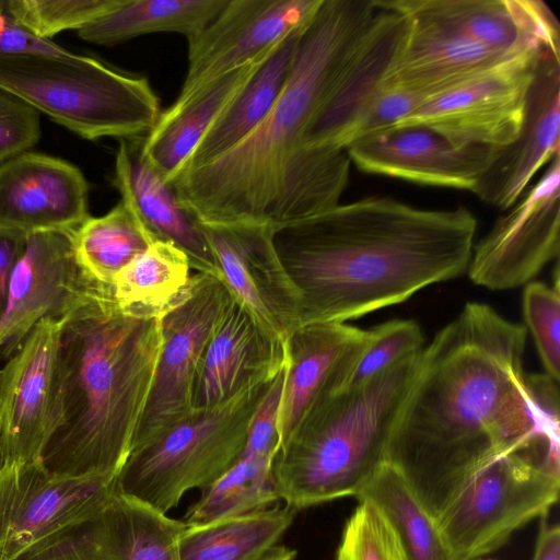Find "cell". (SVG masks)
I'll return each mask as SVG.
<instances>
[{"mask_svg":"<svg viewBox=\"0 0 560 560\" xmlns=\"http://www.w3.org/2000/svg\"><path fill=\"white\" fill-rule=\"evenodd\" d=\"M544 50L520 54L428 98L392 129L428 128L458 147L501 149L512 144L520 133L528 89Z\"/></svg>","mask_w":560,"mask_h":560,"instance_id":"obj_10","label":"cell"},{"mask_svg":"<svg viewBox=\"0 0 560 560\" xmlns=\"http://www.w3.org/2000/svg\"><path fill=\"white\" fill-rule=\"evenodd\" d=\"M305 28L289 34L272 48L175 175L215 160L256 129L288 82Z\"/></svg>","mask_w":560,"mask_h":560,"instance_id":"obj_28","label":"cell"},{"mask_svg":"<svg viewBox=\"0 0 560 560\" xmlns=\"http://www.w3.org/2000/svg\"><path fill=\"white\" fill-rule=\"evenodd\" d=\"M72 234L39 232L26 236L0 317V349L15 351L39 320L63 317L91 282L75 260Z\"/></svg>","mask_w":560,"mask_h":560,"instance_id":"obj_18","label":"cell"},{"mask_svg":"<svg viewBox=\"0 0 560 560\" xmlns=\"http://www.w3.org/2000/svg\"><path fill=\"white\" fill-rule=\"evenodd\" d=\"M377 11L332 91L310 124L302 150L340 149L349 130L382 90L409 32L406 14L375 0Z\"/></svg>","mask_w":560,"mask_h":560,"instance_id":"obj_20","label":"cell"},{"mask_svg":"<svg viewBox=\"0 0 560 560\" xmlns=\"http://www.w3.org/2000/svg\"><path fill=\"white\" fill-rule=\"evenodd\" d=\"M191 277L187 256L174 244L156 240L115 277L112 291L121 308L160 317Z\"/></svg>","mask_w":560,"mask_h":560,"instance_id":"obj_33","label":"cell"},{"mask_svg":"<svg viewBox=\"0 0 560 560\" xmlns=\"http://www.w3.org/2000/svg\"><path fill=\"white\" fill-rule=\"evenodd\" d=\"M222 280L234 300L272 339L300 326V302L278 257L270 222L203 224Z\"/></svg>","mask_w":560,"mask_h":560,"instance_id":"obj_14","label":"cell"},{"mask_svg":"<svg viewBox=\"0 0 560 560\" xmlns=\"http://www.w3.org/2000/svg\"><path fill=\"white\" fill-rule=\"evenodd\" d=\"M523 315L545 369L555 382L560 378V291L559 276L553 287L528 282L523 293Z\"/></svg>","mask_w":560,"mask_h":560,"instance_id":"obj_37","label":"cell"},{"mask_svg":"<svg viewBox=\"0 0 560 560\" xmlns=\"http://www.w3.org/2000/svg\"><path fill=\"white\" fill-rule=\"evenodd\" d=\"M285 366L287 362L257 407L241 455L273 460L279 447L278 421Z\"/></svg>","mask_w":560,"mask_h":560,"instance_id":"obj_41","label":"cell"},{"mask_svg":"<svg viewBox=\"0 0 560 560\" xmlns=\"http://www.w3.org/2000/svg\"><path fill=\"white\" fill-rule=\"evenodd\" d=\"M266 57L211 81L185 98H176L139 142L143 160L170 183Z\"/></svg>","mask_w":560,"mask_h":560,"instance_id":"obj_27","label":"cell"},{"mask_svg":"<svg viewBox=\"0 0 560 560\" xmlns=\"http://www.w3.org/2000/svg\"><path fill=\"white\" fill-rule=\"evenodd\" d=\"M526 335L468 302L421 351L386 463L435 522L494 458L539 434L559 438L557 387L526 381Z\"/></svg>","mask_w":560,"mask_h":560,"instance_id":"obj_1","label":"cell"},{"mask_svg":"<svg viewBox=\"0 0 560 560\" xmlns=\"http://www.w3.org/2000/svg\"><path fill=\"white\" fill-rule=\"evenodd\" d=\"M125 0H11L20 23L36 37L50 40V36L67 31L77 32L115 10Z\"/></svg>","mask_w":560,"mask_h":560,"instance_id":"obj_36","label":"cell"},{"mask_svg":"<svg viewBox=\"0 0 560 560\" xmlns=\"http://www.w3.org/2000/svg\"><path fill=\"white\" fill-rule=\"evenodd\" d=\"M226 3L228 0H125L79 30L78 35L96 45H114L162 32L188 38L202 31Z\"/></svg>","mask_w":560,"mask_h":560,"instance_id":"obj_30","label":"cell"},{"mask_svg":"<svg viewBox=\"0 0 560 560\" xmlns=\"http://www.w3.org/2000/svg\"><path fill=\"white\" fill-rule=\"evenodd\" d=\"M323 0H228L199 33L187 38L188 67L177 100L267 56L289 34L305 28Z\"/></svg>","mask_w":560,"mask_h":560,"instance_id":"obj_13","label":"cell"},{"mask_svg":"<svg viewBox=\"0 0 560 560\" xmlns=\"http://www.w3.org/2000/svg\"><path fill=\"white\" fill-rule=\"evenodd\" d=\"M275 377L249 384L211 408L194 410L133 451L115 478L116 491L166 514L188 490L211 487L243 453L254 413Z\"/></svg>","mask_w":560,"mask_h":560,"instance_id":"obj_7","label":"cell"},{"mask_svg":"<svg viewBox=\"0 0 560 560\" xmlns=\"http://www.w3.org/2000/svg\"><path fill=\"white\" fill-rule=\"evenodd\" d=\"M75 260L85 278L112 287L115 277L154 241L124 200L101 217H89L72 234Z\"/></svg>","mask_w":560,"mask_h":560,"instance_id":"obj_32","label":"cell"},{"mask_svg":"<svg viewBox=\"0 0 560 560\" xmlns=\"http://www.w3.org/2000/svg\"><path fill=\"white\" fill-rule=\"evenodd\" d=\"M477 220L372 196L277 228L275 247L300 326L346 323L467 271Z\"/></svg>","mask_w":560,"mask_h":560,"instance_id":"obj_2","label":"cell"},{"mask_svg":"<svg viewBox=\"0 0 560 560\" xmlns=\"http://www.w3.org/2000/svg\"><path fill=\"white\" fill-rule=\"evenodd\" d=\"M560 58L544 50L528 89L523 124L515 141L498 149L474 194L500 209H510L534 175L559 154Z\"/></svg>","mask_w":560,"mask_h":560,"instance_id":"obj_22","label":"cell"},{"mask_svg":"<svg viewBox=\"0 0 560 560\" xmlns=\"http://www.w3.org/2000/svg\"><path fill=\"white\" fill-rule=\"evenodd\" d=\"M421 351L361 386L331 387L317 397L272 460L275 488L285 506L298 512L358 495L386 463Z\"/></svg>","mask_w":560,"mask_h":560,"instance_id":"obj_5","label":"cell"},{"mask_svg":"<svg viewBox=\"0 0 560 560\" xmlns=\"http://www.w3.org/2000/svg\"><path fill=\"white\" fill-rule=\"evenodd\" d=\"M423 335L411 319H392L371 330L337 389L361 386L423 349ZM336 388V387H335Z\"/></svg>","mask_w":560,"mask_h":560,"instance_id":"obj_35","label":"cell"},{"mask_svg":"<svg viewBox=\"0 0 560 560\" xmlns=\"http://www.w3.org/2000/svg\"><path fill=\"white\" fill-rule=\"evenodd\" d=\"M376 11L375 0H323L264 120L215 160L174 176L170 183L180 203L199 222H270L301 159L310 124Z\"/></svg>","mask_w":560,"mask_h":560,"instance_id":"obj_4","label":"cell"},{"mask_svg":"<svg viewBox=\"0 0 560 560\" xmlns=\"http://www.w3.org/2000/svg\"><path fill=\"white\" fill-rule=\"evenodd\" d=\"M533 560H560V529L558 525L542 524Z\"/></svg>","mask_w":560,"mask_h":560,"instance_id":"obj_44","label":"cell"},{"mask_svg":"<svg viewBox=\"0 0 560 560\" xmlns=\"http://www.w3.org/2000/svg\"><path fill=\"white\" fill-rule=\"evenodd\" d=\"M40 114L0 86V163L30 151L40 139Z\"/></svg>","mask_w":560,"mask_h":560,"instance_id":"obj_40","label":"cell"},{"mask_svg":"<svg viewBox=\"0 0 560 560\" xmlns=\"http://www.w3.org/2000/svg\"><path fill=\"white\" fill-rule=\"evenodd\" d=\"M285 341L269 337L235 300L217 325L199 364L192 410L219 405L285 365Z\"/></svg>","mask_w":560,"mask_h":560,"instance_id":"obj_23","label":"cell"},{"mask_svg":"<svg viewBox=\"0 0 560 560\" xmlns=\"http://www.w3.org/2000/svg\"><path fill=\"white\" fill-rule=\"evenodd\" d=\"M160 317L121 308L91 281L63 316L51 430L40 457L55 477L115 479L129 457L161 349Z\"/></svg>","mask_w":560,"mask_h":560,"instance_id":"obj_3","label":"cell"},{"mask_svg":"<svg viewBox=\"0 0 560 560\" xmlns=\"http://www.w3.org/2000/svg\"><path fill=\"white\" fill-rule=\"evenodd\" d=\"M357 498L374 505L385 517L406 560H455L435 520L389 464L380 467Z\"/></svg>","mask_w":560,"mask_h":560,"instance_id":"obj_31","label":"cell"},{"mask_svg":"<svg viewBox=\"0 0 560 560\" xmlns=\"http://www.w3.org/2000/svg\"><path fill=\"white\" fill-rule=\"evenodd\" d=\"M427 100L413 91L383 86L349 130L343 150L359 140L392 129Z\"/></svg>","mask_w":560,"mask_h":560,"instance_id":"obj_39","label":"cell"},{"mask_svg":"<svg viewBox=\"0 0 560 560\" xmlns=\"http://www.w3.org/2000/svg\"><path fill=\"white\" fill-rule=\"evenodd\" d=\"M535 185L474 244L469 279L489 290L527 284L560 249V155Z\"/></svg>","mask_w":560,"mask_h":560,"instance_id":"obj_11","label":"cell"},{"mask_svg":"<svg viewBox=\"0 0 560 560\" xmlns=\"http://www.w3.org/2000/svg\"><path fill=\"white\" fill-rule=\"evenodd\" d=\"M366 334L368 330L346 323H314L299 326L288 336L278 421L279 445L319 395L339 386Z\"/></svg>","mask_w":560,"mask_h":560,"instance_id":"obj_24","label":"cell"},{"mask_svg":"<svg viewBox=\"0 0 560 560\" xmlns=\"http://www.w3.org/2000/svg\"><path fill=\"white\" fill-rule=\"evenodd\" d=\"M233 301L221 278L195 272L188 287L161 314L159 360L131 453L194 411L192 392L200 361Z\"/></svg>","mask_w":560,"mask_h":560,"instance_id":"obj_9","label":"cell"},{"mask_svg":"<svg viewBox=\"0 0 560 560\" xmlns=\"http://www.w3.org/2000/svg\"><path fill=\"white\" fill-rule=\"evenodd\" d=\"M378 1L409 19L406 43L383 86L430 98L510 59L418 9L411 0Z\"/></svg>","mask_w":560,"mask_h":560,"instance_id":"obj_21","label":"cell"},{"mask_svg":"<svg viewBox=\"0 0 560 560\" xmlns=\"http://www.w3.org/2000/svg\"><path fill=\"white\" fill-rule=\"evenodd\" d=\"M136 139H121L116 153L115 185L120 199L155 240L179 248L191 269L222 279L203 224L180 203L173 185L143 160Z\"/></svg>","mask_w":560,"mask_h":560,"instance_id":"obj_25","label":"cell"},{"mask_svg":"<svg viewBox=\"0 0 560 560\" xmlns=\"http://www.w3.org/2000/svg\"><path fill=\"white\" fill-rule=\"evenodd\" d=\"M272 460L241 455L237 462L190 506L186 525L241 516L268 509L279 499L272 477Z\"/></svg>","mask_w":560,"mask_h":560,"instance_id":"obj_34","label":"cell"},{"mask_svg":"<svg viewBox=\"0 0 560 560\" xmlns=\"http://www.w3.org/2000/svg\"><path fill=\"white\" fill-rule=\"evenodd\" d=\"M89 184L73 164L25 151L0 163V229L25 236L74 232L89 217Z\"/></svg>","mask_w":560,"mask_h":560,"instance_id":"obj_17","label":"cell"},{"mask_svg":"<svg viewBox=\"0 0 560 560\" xmlns=\"http://www.w3.org/2000/svg\"><path fill=\"white\" fill-rule=\"evenodd\" d=\"M65 50L26 30L13 12L11 0H0V56Z\"/></svg>","mask_w":560,"mask_h":560,"instance_id":"obj_42","label":"cell"},{"mask_svg":"<svg viewBox=\"0 0 560 560\" xmlns=\"http://www.w3.org/2000/svg\"><path fill=\"white\" fill-rule=\"evenodd\" d=\"M295 511L273 506L205 524L186 525L179 560H293L296 551L280 544Z\"/></svg>","mask_w":560,"mask_h":560,"instance_id":"obj_29","label":"cell"},{"mask_svg":"<svg viewBox=\"0 0 560 560\" xmlns=\"http://www.w3.org/2000/svg\"><path fill=\"white\" fill-rule=\"evenodd\" d=\"M475 560H477V559H475Z\"/></svg>","mask_w":560,"mask_h":560,"instance_id":"obj_46","label":"cell"},{"mask_svg":"<svg viewBox=\"0 0 560 560\" xmlns=\"http://www.w3.org/2000/svg\"><path fill=\"white\" fill-rule=\"evenodd\" d=\"M559 490V438L539 434L485 466L436 524L455 560H475L546 516Z\"/></svg>","mask_w":560,"mask_h":560,"instance_id":"obj_8","label":"cell"},{"mask_svg":"<svg viewBox=\"0 0 560 560\" xmlns=\"http://www.w3.org/2000/svg\"><path fill=\"white\" fill-rule=\"evenodd\" d=\"M4 458H3V451H2V428H1V410H0V470L3 467Z\"/></svg>","mask_w":560,"mask_h":560,"instance_id":"obj_45","label":"cell"},{"mask_svg":"<svg viewBox=\"0 0 560 560\" xmlns=\"http://www.w3.org/2000/svg\"><path fill=\"white\" fill-rule=\"evenodd\" d=\"M185 528L183 521L114 489L94 510L16 560H179Z\"/></svg>","mask_w":560,"mask_h":560,"instance_id":"obj_12","label":"cell"},{"mask_svg":"<svg viewBox=\"0 0 560 560\" xmlns=\"http://www.w3.org/2000/svg\"><path fill=\"white\" fill-rule=\"evenodd\" d=\"M0 86L88 140L144 137L161 114L145 78L66 49L0 56Z\"/></svg>","mask_w":560,"mask_h":560,"instance_id":"obj_6","label":"cell"},{"mask_svg":"<svg viewBox=\"0 0 560 560\" xmlns=\"http://www.w3.org/2000/svg\"><path fill=\"white\" fill-rule=\"evenodd\" d=\"M25 245V235L0 229V317L5 306L11 272Z\"/></svg>","mask_w":560,"mask_h":560,"instance_id":"obj_43","label":"cell"},{"mask_svg":"<svg viewBox=\"0 0 560 560\" xmlns=\"http://www.w3.org/2000/svg\"><path fill=\"white\" fill-rule=\"evenodd\" d=\"M335 560H406L388 522L371 503L360 501L348 518Z\"/></svg>","mask_w":560,"mask_h":560,"instance_id":"obj_38","label":"cell"},{"mask_svg":"<svg viewBox=\"0 0 560 560\" xmlns=\"http://www.w3.org/2000/svg\"><path fill=\"white\" fill-rule=\"evenodd\" d=\"M497 151L458 147L423 127L388 129L346 148L350 162L365 173L471 192Z\"/></svg>","mask_w":560,"mask_h":560,"instance_id":"obj_19","label":"cell"},{"mask_svg":"<svg viewBox=\"0 0 560 560\" xmlns=\"http://www.w3.org/2000/svg\"><path fill=\"white\" fill-rule=\"evenodd\" d=\"M463 35L511 58L548 49L560 58L559 24L539 0H411Z\"/></svg>","mask_w":560,"mask_h":560,"instance_id":"obj_26","label":"cell"},{"mask_svg":"<svg viewBox=\"0 0 560 560\" xmlns=\"http://www.w3.org/2000/svg\"><path fill=\"white\" fill-rule=\"evenodd\" d=\"M62 322L39 320L0 369L4 464L40 463L51 430Z\"/></svg>","mask_w":560,"mask_h":560,"instance_id":"obj_16","label":"cell"},{"mask_svg":"<svg viewBox=\"0 0 560 560\" xmlns=\"http://www.w3.org/2000/svg\"><path fill=\"white\" fill-rule=\"evenodd\" d=\"M107 477H55L38 463L0 470V560H16L47 536L100 505L115 489Z\"/></svg>","mask_w":560,"mask_h":560,"instance_id":"obj_15","label":"cell"}]
</instances>
